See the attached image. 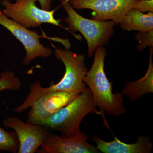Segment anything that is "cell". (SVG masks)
Wrapping results in <instances>:
<instances>
[{"label":"cell","mask_w":153,"mask_h":153,"mask_svg":"<svg viewBox=\"0 0 153 153\" xmlns=\"http://www.w3.org/2000/svg\"><path fill=\"white\" fill-rule=\"evenodd\" d=\"M133 9L143 13H153V0H137L135 3Z\"/></svg>","instance_id":"17"},{"label":"cell","mask_w":153,"mask_h":153,"mask_svg":"<svg viewBox=\"0 0 153 153\" xmlns=\"http://www.w3.org/2000/svg\"><path fill=\"white\" fill-rule=\"evenodd\" d=\"M124 30L147 32L153 30V13L144 14L140 11L132 9L126 14L119 24Z\"/></svg>","instance_id":"13"},{"label":"cell","mask_w":153,"mask_h":153,"mask_svg":"<svg viewBox=\"0 0 153 153\" xmlns=\"http://www.w3.org/2000/svg\"><path fill=\"white\" fill-rule=\"evenodd\" d=\"M78 95L61 91H50L41 94L31 105L27 123L41 125L51 115L73 101Z\"/></svg>","instance_id":"8"},{"label":"cell","mask_w":153,"mask_h":153,"mask_svg":"<svg viewBox=\"0 0 153 153\" xmlns=\"http://www.w3.org/2000/svg\"><path fill=\"white\" fill-rule=\"evenodd\" d=\"M138 42L137 49L142 51L146 47H153V30L147 32H139L135 36Z\"/></svg>","instance_id":"16"},{"label":"cell","mask_w":153,"mask_h":153,"mask_svg":"<svg viewBox=\"0 0 153 153\" xmlns=\"http://www.w3.org/2000/svg\"><path fill=\"white\" fill-rule=\"evenodd\" d=\"M0 25L10 31L25 47L26 54L23 60L24 65H29L37 57H48L51 55L52 50L44 47L40 42V38L42 36L36 31L28 30V28L9 19L1 10Z\"/></svg>","instance_id":"7"},{"label":"cell","mask_w":153,"mask_h":153,"mask_svg":"<svg viewBox=\"0 0 153 153\" xmlns=\"http://www.w3.org/2000/svg\"><path fill=\"white\" fill-rule=\"evenodd\" d=\"M36 0H16L15 3L10 0H2L4 8L2 13L7 17L27 28H36L44 23L62 27L60 19L54 16L55 10L46 11L36 6Z\"/></svg>","instance_id":"5"},{"label":"cell","mask_w":153,"mask_h":153,"mask_svg":"<svg viewBox=\"0 0 153 153\" xmlns=\"http://www.w3.org/2000/svg\"><path fill=\"white\" fill-rule=\"evenodd\" d=\"M68 16L63 19L68 29L76 39L81 40V36L74 33L78 32L86 40L89 57L93 56L94 51L99 47L106 46L114 33L116 24L111 20L99 21L88 19L77 13L69 3V0H59Z\"/></svg>","instance_id":"4"},{"label":"cell","mask_w":153,"mask_h":153,"mask_svg":"<svg viewBox=\"0 0 153 153\" xmlns=\"http://www.w3.org/2000/svg\"><path fill=\"white\" fill-rule=\"evenodd\" d=\"M107 55L104 47L95 49L93 64L83 79V82L93 94L105 122H106L103 114L105 112L116 117L127 112L123 103V95L119 92L113 93L112 83L108 80L105 72L104 60Z\"/></svg>","instance_id":"2"},{"label":"cell","mask_w":153,"mask_h":153,"mask_svg":"<svg viewBox=\"0 0 153 153\" xmlns=\"http://www.w3.org/2000/svg\"><path fill=\"white\" fill-rule=\"evenodd\" d=\"M91 91L86 87L73 101L51 115L41 125L60 132L62 136L71 137L81 134L80 124L88 114L100 113Z\"/></svg>","instance_id":"3"},{"label":"cell","mask_w":153,"mask_h":153,"mask_svg":"<svg viewBox=\"0 0 153 153\" xmlns=\"http://www.w3.org/2000/svg\"><path fill=\"white\" fill-rule=\"evenodd\" d=\"M22 85L20 79L13 71H7L0 73V91L6 90L16 91Z\"/></svg>","instance_id":"15"},{"label":"cell","mask_w":153,"mask_h":153,"mask_svg":"<svg viewBox=\"0 0 153 153\" xmlns=\"http://www.w3.org/2000/svg\"><path fill=\"white\" fill-rule=\"evenodd\" d=\"M92 140L96 143L97 148L104 153H149L152 151L153 144L146 136L139 137L134 143H126L117 137L111 141L101 139L94 136Z\"/></svg>","instance_id":"11"},{"label":"cell","mask_w":153,"mask_h":153,"mask_svg":"<svg viewBox=\"0 0 153 153\" xmlns=\"http://www.w3.org/2000/svg\"><path fill=\"white\" fill-rule=\"evenodd\" d=\"M54 0H36L39 2L41 5V9L46 11L50 10L51 3Z\"/></svg>","instance_id":"18"},{"label":"cell","mask_w":153,"mask_h":153,"mask_svg":"<svg viewBox=\"0 0 153 153\" xmlns=\"http://www.w3.org/2000/svg\"><path fill=\"white\" fill-rule=\"evenodd\" d=\"M19 147V139L16 132L6 131L0 126V152L16 153Z\"/></svg>","instance_id":"14"},{"label":"cell","mask_w":153,"mask_h":153,"mask_svg":"<svg viewBox=\"0 0 153 153\" xmlns=\"http://www.w3.org/2000/svg\"><path fill=\"white\" fill-rule=\"evenodd\" d=\"M88 137L84 133L71 137L49 134L38 153H99L96 147L88 143Z\"/></svg>","instance_id":"10"},{"label":"cell","mask_w":153,"mask_h":153,"mask_svg":"<svg viewBox=\"0 0 153 153\" xmlns=\"http://www.w3.org/2000/svg\"><path fill=\"white\" fill-rule=\"evenodd\" d=\"M3 124L16 133L19 143L18 153L36 152L49 134L44 126L26 123L15 117L7 118Z\"/></svg>","instance_id":"9"},{"label":"cell","mask_w":153,"mask_h":153,"mask_svg":"<svg viewBox=\"0 0 153 153\" xmlns=\"http://www.w3.org/2000/svg\"><path fill=\"white\" fill-rule=\"evenodd\" d=\"M153 47L150 49L149 63L147 71L141 79L135 82H127L123 90V95L135 102L146 94L153 93Z\"/></svg>","instance_id":"12"},{"label":"cell","mask_w":153,"mask_h":153,"mask_svg":"<svg viewBox=\"0 0 153 153\" xmlns=\"http://www.w3.org/2000/svg\"><path fill=\"white\" fill-rule=\"evenodd\" d=\"M54 54L61 60L65 67V72L62 79L57 83H51L49 87H44L39 81L33 82L30 87V92L22 104L13 111L22 113L30 108L33 101L39 96L50 91H67L79 94L87 87L83 82L88 71L85 63V55L76 54L68 49L55 48Z\"/></svg>","instance_id":"1"},{"label":"cell","mask_w":153,"mask_h":153,"mask_svg":"<svg viewBox=\"0 0 153 153\" xmlns=\"http://www.w3.org/2000/svg\"><path fill=\"white\" fill-rule=\"evenodd\" d=\"M137 0H69L74 10L93 11L92 19L99 21L111 20L119 24L126 14L133 8Z\"/></svg>","instance_id":"6"}]
</instances>
